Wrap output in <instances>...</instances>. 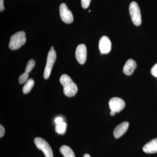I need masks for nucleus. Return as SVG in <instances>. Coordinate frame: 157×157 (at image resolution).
I'll use <instances>...</instances> for the list:
<instances>
[{
  "instance_id": "23",
  "label": "nucleus",
  "mask_w": 157,
  "mask_h": 157,
  "mask_svg": "<svg viewBox=\"0 0 157 157\" xmlns=\"http://www.w3.org/2000/svg\"><path fill=\"white\" fill-rule=\"evenodd\" d=\"M116 112L115 111H113V110H110V114L111 116H113L115 115Z\"/></svg>"
},
{
  "instance_id": "16",
  "label": "nucleus",
  "mask_w": 157,
  "mask_h": 157,
  "mask_svg": "<svg viewBox=\"0 0 157 157\" xmlns=\"http://www.w3.org/2000/svg\"><path fill=\"white\" fill-rule=\"evenodd\" d=\"M35 66V62L33 59H31L29 61L28 63L26 66L25 73H29L33 70Z\"/></svg>"
},
{
  "instance_id": "18",
  "label": "nucleus",
  "mask_w": 157,
  "mask_h": 157,
  "mask_svg": "<svg viewBox=\"0 0 157 157\" xmlns=\"http://www.w3.org/2000/svg\"><path fill=\"white\" fill-rule=\"evenodd\" d=\"M91 0H81V5L84 9H87L90 6Z\"/></svg>"
},
{
  "instance_id": "22",
  "label": "nucleus",
  "mask_w": 157,
  "mask_h": 157,
  "mask_svg": "<svg viewBox=\"0 0 157 157\" xmlns=\"http://www.w3.org/2000/svg\"><path fill=\"white\" fill-rule=\"evenodd\" d=\"M4 0H0V11L2 12L5 10V7H4Z\"/></svg>"
},
{
  "instance_id": "8",
  "label": "nucleus",
  "mask_w": 157,
  "mask_h": 157,
  "mask_svg": "<svg viewBox=\"0 0 157 157\" xmlns=\"http://www.w3.org/2000/svg\"><path fill=\"white\" fill-rule=\"evenodd\" d=\"M75 56L76 60L80 64L85 63L86 60L87 51L86 45L84 44L78 45L76 48Z\"/></svg>"
},
{
  "instance_id": "1",
  "label": "nucleus",
  "mask_w": 157,
  "mask_h": 157,
  "mask_svg": "<svg viewBox=\"0 0 157 157\" xmlns=\"http://www.w3.org/2000/svg\"><path fill=\"white\" fill-rule=\"evenodd\" d=\"M60 82L63 87V92L68 97H73L76 94L78 88L70 76L63 74L60 78Z\"/></svg>"
},
{
  "instance_id": "2",
  "label": "nucleus",
  "mask_w": 157,
  "mask_h": 157,
  "mask_svg": "<svg viewBox=\"0 0 157 157\" xmlns=\"http://www.w3.org/2000/svg\"><path fill=\"white\" fill-rule=\"evenodd\" d=\"M26 41L25 33L23 31L17 32L11 36L9 43V47L11 50L19 49L25 44Z\"/></svg>"
},
{
  "instance_id": "11",
  "label": "nucleus",
  "mask_w": 157,
  "mask_h": 157,
  "mask_svg": "<svg viewBox=\"0 0 157 157\" xmlns=\"http://www.w3.org/2000/svg\"><path fill=\"white\" fill-rule=\"evenodd\" d=\"M137 67L136 62L132 59H129L127 61L123 68V72L125 75L130 76Z\"/></svg>"
},
{
  "instance_id": "20",
  "label": "nucleus",
  "mask_w": 157,
  "mask_h": 157,
  "mask_svg": "<svg viewBox=\"0 0 157 157\" xmlns=\"http://www.w3.org/2000/svg\"><path fill=\"white\" fill-rule=\"evenodd\" d=\"M63 122V118L60 117H56V118L55 120V122L56 124H58L61 123Z\"/></svg>"
},
{
  "instance_id": "25",
  "label": "nucleus",
  "mask_w": 157,
  "mask_h": 157,
  "mask_svg": "<svg viewBox=\"0 0 157 157\" xmlns=\"http://www.w3.org/2000/svg\"><path fill=\"white\" fill-rule=\"evenodd\" d=\"M51 49H54L53 46H52L51 48Z\"/></svg>"
},
{
  "instance_id": "13",
  "label": "nucleus",
  "mask_w": 157,
  "mask_h": 157,
  "mask_svg": "<svg viewBox=\"0 0 157 157\" xmlns=\"http://www.w3.org/2000/svg\"><path fill=\"white\" fill-rule=\"evenodd\" d=\"M61 153L65 157H75L74 152L67 145H63L60 148Z\"/></svg>"
},
{
  "instance_id": "17",
  "label": "nucleus",
  "mask_w": 157,
  "mask_h": 157,
  "mask_svg": "<svg viewBox=\"0 0 157 157\" xmlns=\"http://www.w3.org/2000/svg\"><path fill=\"white\" fill-rule=\"evenodd\" d=\"M29 77V73H26L25 72L24 73L21 74L20 76H19V79L18 81L20 84H23L25 82H26L28 81Z\"/></svg>"
},
{
  "instance_id": "26",
  "label": "nucleus",
  "mask_w": 157,
  "mask_h": 157,
  "mask_svg": "<svg viewBox=\"0 0 157 157\" xmlns=\"http://www.w3.org/2000/svg\"><path fill=\"white\" fill-rule=\"evenodd\" d=\"M90 11H91L90 10H89V12H90Z\"/></svg>"
},
{
  "instance_id": "6",
  "label": "nucleus",
  "mask_w": 157,
  "mask_h": 157,
  "mask_svg": "<svg viewBox=\"0 0 157 157\" xmlns=\"http://www.w3.org/2000/svg\"><path fill=\"white\" fill-rule=\"evenodd\" d=\"M59 13L61 18L63 22L68 24L73 22V17L72 12L64 3L61 4L60 6Z\"/></svg>"
},
{
  "instance_id": "3",
  "label": "nucleus",
  "mask_w": 157,
  "mask_h": 157,
  "mask_svg": "<svg viewBox=\"0 0 157 157\" xmlns=\"http://www.w3.org/2000/svg\"><path fill=\"white\" fill-rule=\"evenodd\" d=\"M129 12L131 19L134 24L136 26H139L141 23V16L140 8L136 2H131L129 6Z\"/></svg>"
},
{
  "instance_id": "4",
  "label": "nucleus",
  "mask_w": 157,
  "mask_h": 157,
  "mask_svg": "<svg viewBox=\"0 0 157 157\" xmlns=\"http://www.w3.org/2000/svg\"><path fill=\"white\" fill-rule=\"evenodd\" d=\"M56 59V54L55 50L54 49H50L48 52L47 61L43 73V76L45 79H48L49 78Z\"/></svg>"
},
{
  "instance_id": "7",
  "label": "nucleus",
  "mask_w": 157,
  "mask_h": 157,
  "mask_svg": "<svg viewBox=\"0 0 157 157\" xmlns=\"http://www.w3.org/2000/svg\"><path fill=\"white\" fill-rule=\"evenodd\" d=\"M109 106L110 110L118 113L124 108V101L120 98L114 97L109 100Z\"/></svg>"
},
{
  "instance_id": "15",
  "label": "nucleus",
  "mask_w": 157,
  "mask_h": 157,
  "mask_svg": "<svg viewBox=\"0 0 157 157\" xmlns=\"http://www.w3.org/2000/svg\"><path fill=\"white\" fill-rule=\"evenodd\" d=\"M67 124L64 122L61 123L57 124L55 128L56 132L59 134L63 135L66 132V128H67Z\"/></svg>"
},
{
  "instance_id": "9",
  "label": "nucleus",
  "mask_w": 157,
  "mask_h": 157,
  "mask_svg": "<svg viewBox=\"0 0 157 157\" xmlns=\"http://www.w3.org/2000/svg\"><path fill=\"white\" fill-rule=\"evenodd\" d=\"M99 47L101 54H106L110 52L111 42L108 37L103 36L101 37L99 41Z\"/></svg>"
},
{
  "instance_id": "12",
  "label": "nucleus",
  "mask_w": 157,
  "mask_h": 157,
  "mask_svg": "<svg viewBox=\"0 0 157 157\" xmlns=\"http://www.w3.org/2000/svg\"><path fill=\"white\" fill-rule=\"evenodd\" d=\"M143 151L147 154L157 153V138L152 139L147 143L143 147Z\"/></svg>"
},
{
  "instance_id": "14",
  "label": "nucleus",
  "mask_w": 157,
  "mask_h": 157,
  "mask_svg": "<svg viewBox=\"0 0 157 157\" xmlns=\"http://www.w3.org/2000/svg\"><path fill=\"white\" fill-rule=\"evenodd\" d=\"M34 85V80L32 78H30L26 82L22 88L23 93L25 94H28L29 92L33 87Z\"/></svg>"
},
{
  "instance_id": "21",
  "label": "nucleus",
  "mask_w": 157,
  "mask_h": 157,
  "mask_svg": "<svg viewBox=\"0 0 157 157\" xmlns=\"http://www.w3.org/2000/svg\"><path fill=\"white\" fill-rule=\"evenodd\" d=\"M5 130L2 125H0V137H2L5 135Z\"/></svg>"
},
{
  "instance_id": "5",
  "label": "nucleus",
  "mask_w": 157,
  "mask_h": 157,
  "mask_svg": "<svg viewBox=\"0 0 157 157\" xmlns=\"http://www.w3.org/2000/svg\"><path fill=\"white\" fill-rule=\"evenodd\" d=\"M34 142L37 147L43 151L45 157H53L52 149L46 140L41 137H37L34 139Z\"/></svg>"
},
{
  "instance_id": "10",
  "label": "nucleus",
  "mask_w": 157,
  "mask_h": 157,
  "mask_svg": "<svg viewBox=\"0 0 157 157\" xmlns=\"http://www.w3.org/2000/svg\"><path fill=\"white\" fill-rule=\"evenodd\" d=\"M129 127L128 122L124 121L118 125L113 131V135L116 138L121 137L125 133Z\"/></svg>"
},
{
  "instance_id": "24",
  "label": "nucleus",
  "mask_w": 157,
  "mask_h": 157,
  "mask_svg": "<svg viewBox=\"0 0 157 157\" xmlns=\"http://www.w3.org/2000/svg\"><path fill=\"white\" fill-rule=\"evenodd\" d=\"M83 157H91V156L90 155L88 154H86L84 155L83 156Z\"/></svg>"
},
{
  "instance_id": "19",
  "label": "nucleus",
  "mask_w": 157,
  "mask_h": 157,
  "mask_svg": "<svg viewBox=\"0 0 157 157\" xmlns=\"http://www.w3.org/2000/svg\"><path fill=\"white\" fill-rule=\"evenodd\" d=\"M151 73L153 76L157 78V63L155 64L151 68Z\"/></svg>"
}]
</instances>
